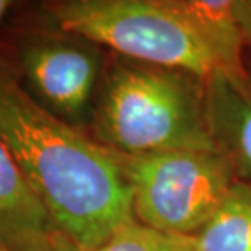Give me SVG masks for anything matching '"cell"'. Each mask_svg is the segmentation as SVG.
Listing matches in <instances>:
<instances>
[{"label":"cell","mask_w":251,"mask_h":251,"mask_svg":"<svg viewBox=\"0 0 251 251\" xmlns=\"http://www.w3.org/2000/svg\"><path fill=\"white\" fill-rule=\"evenodd\" d=\"M211 50L214 52L221 70L242 72L243 42L237 25L238 0H175Z\"/></svg>","instance_id":"8"},{"label":"cell","mask_w":251,"mask_h":251,"mask_svg":"<svg viewBox=\"0 0 251 251\" xmlns=\"http://www.w3.org/2000/svg\"><path fill=\"white\" fill-rule=\"evenodd\" d=\"M93 251H195V247L190 235L165 233L131 221Z\"/></svg>","instance_id":"10"},{"label":"cell","mask_w":251,"mask_h":251,"mask_svg":"<svg viewBox=\"0 0 251 251\" xmlns=\"http://www.w3.org/2000/svg\"><path fill=\"white\" fill-rule=\"evenodd\" d=\"M12 2H13V0H0V21L3 20L5 13H7V10L10 8Z\"/></svg>","instance_id":"13"},{"label":"cell","mask_w":251,"mask_h":251,"mask_svg":"<svg viewBox=\"0 0 251 251\" xmlns=\"http://www.w3.org/2000/svg\"><path fill=\"white\" fill-rule=\"evenodd\" d=\"M204 107L216 146L251 180V73L214 72L204 79Z\"/></svg>","instance_id":"6"},{"label":"cell","mask_w":251,"mask_h":251,"mask_svg":"<svg viewBox=\"0 0 251 251\" xmlns=\"http://www.w3.org/2000/svg\"><path fill=\"white\" fill-rule=\"evenodd\" d=\"M93 133L124 156L216 149L204 107V79L115 55L104 65L93 105Z\"/></svg>","instance_id":"2"},{"label":"cell","mask_w":251,"mask_h":251,"mask_svg":"<svg viewBox=\"0 0 251 251\" xmlns=\"http://www.w3.org/2000/svg\"><path fill=\"white\" fill-rule=\"evenodd\" d=\"M57 228L0 136V240L13 251H47Z\"/></svg>","instance_id":"7"},{"label":"cell","mask_w":251,"mask_h":251,"mask_svg":"<svg viewBox=\"0 0 251 251\" xmlns=\"http://www.w3.org/2000/svg\"><path fill=\"white\" fill-rule=\"evenodd\" d=\"M237 25L242 36L243 47H251V0H238Z\"/></svg>","instance_id":"11"},{"label":"cell","mask_w":251,"mask_h":251,"mask_svg":"<svg viewBox=\"0 0 251 251\" xmlns=\"http://www.w3.org/2000/svg\"><path fill=\"white\" fill-rule=\"evenodd\" d=\"M0 136L58 232L86 251L135 221L115 152L37 104L0 63Z\"/></svg>","instance_id":"1"},{"label":"cell","mask_w":251,"mask_h":251,"mask_svg":"<svg viewBox=\"0 0 251 251\" xmlns=\"http://www.w3.org/2000/svg\"><path fill=\"white\" fill-rule=\"evenodd\" d=\"M190 237L195 251H251V185L235 181L214 216Z\"/></svg>","instance_id":"9"},{"label":"cell","mask_w":251,"mask_h":251,"mask_svg":"<svg viewBox=\"0 0 251 251\" xmlns=\"http://www.w3.org/2000/svg\"><path fill=\"white\" fill-rule=\"evenodd\" d=\"M104 65L94 42L62 29L39 33L20 47L18 81L46 110L78 126L93 112Z\"/></svg>","instance_id":"5"},{"label":"cell","mask_w":251,"mask_h":251,"mask_svg":"<svg viewBox=\"0 0 251 251\" xmlns=\"http://www.w3.org/2000/svg\"><path fill=\"white\" fill-rule=\"evenodd\" d=\"M58 29L105 46L117 55L207 79L221 70L214 52L175 0H49Z\"/></svg>","instance_id":"3"},{"label":"cell","mask_w":251,"mask_h":251,"mask_svg":"<svg viewBox=\"0 0 251 251\" xmlns=\"http://www.w3.org/2000/svg\"><path fill=\"white\" fill-rule=\"evenodd\" d=\"M115 156L130 185L135 221L165 233H196L237 181L219 148Z\"/></svg>","instance_id":"4"},{"label":"cell","mask_w":251,"mask_h":251,"mask_svg":"<svg viewBox=\"0 0 251 251\" xmlns=\"http://www.w3.org/2000/svg\"><path fill=\"white\" fill-rule=\"evenodd\" d=\"M0 251H13V250L10 248L7 243H3L2 240H0Z\"/></svg>","instance_id":"14"},{"label":"cell","mask_w":251,"mask_h":251,"mask_svg":"<svg viewBox=\"0 0 251 251\" xmlns=\"http://www.w3.org/2000/svg\"><path fill=\"white\" fill-rule=\"evenodd\" d=\"M47 251H86V250L79 247L78 243H75L72 238L67 237V235H63L62 232L57 230Z\"/></svg>","instance_id":"12"}]
</instances>
